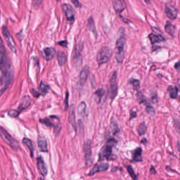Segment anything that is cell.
I'll list each match as a JSON object with an SVG mask.
<instances>
[{"instance_id": "cell-1", "label": "cell", "mask_w": 180, "mask_h": 180, "mask_svg": "<svg viewBox=\"0 0 180 180\" xmlns=\"http://www.w3.org/2000/svg\"><path fill=\"white\" fill-rule=\"evenodd\" d=\"M117 141L114 138L108 139V141L100 150L99 152V161L104 160L110 161L116 159V156L113 154V147Z\"/></svg>"}, {"instance_id": "cell-2", "label": "cell", "mask_w": 180, "mask_h": 180, "mask_svg": "<svg viewBox=\"0 0 180 180\" xmlns=\"http://www.w3.org/2000/svg\"><path fill=\"white\" fill-rule=\"evenodd\" d=\"M126 44V38L124 32L120 33L118 38L115 49V57L118 63H122L125 58V47Z\"/></svg>"}, {"instance_id": "cell-3", "label": "cell", "mask_w": 180, "mask_h": 180, "mask_svg": "<svg viewBox=\"0 0 180 180\" xmlns=\"http://www.w3.org/2000/svg\"><path fill=\"white\" fill-rule=\"evenodd\" d=\"M113 52L107 46H103L100 49L96 56V61L99 66L107 63L111 59Z\"/></svg>"}, {"instance_id": "cell-4", "label": "cell", "mask_w": 180, "mask_h": 180, "mask_svg": "<svg viewBox=\"0 0 180 180\" xmlns=\"http://www.w3.org/2000/svg\"><path fill=\"white\" fill-rule=\"evenodd\" d=\"M0 135L3 138V140L7 144L10 145L12 148L17 150L19 147V144L18 142L10 134L6 129L0 126Z\"/></svg>"}, {"instance_id": "cell-5", "label": "cell", "mask_w": 180, "mask_h": 180, "mask_svg": "<svg viewBox=\"0 0 180 180\" xmlns=\"http://www.w3.org/2000/svg\"><path fill=\"white\" fill-rule=\"evenodd\" d=\"M117 73L114 71L112 74L109 80V89L108 90L109 97L111 99H114L117 96L118 93V86L117 81Z\"/></svg>"}, {"instance_id": "cell-6", "label": "cell", "mask_w": 180, "mask_h": 180, "mask_svg": "<svg viewBox=\"0 0 180 180\" xmlns=\"http://www.w3.org/2000/svg\"><path fill=\"white\" fill-rule=\"evenodd\" d=\"M136 96L139 103L142 104L145 106L146 111L147 113L152 116L154 115L155 114V111L153 106L150 104V102L147 100L146 97L141 92H137V93H136Z\"/></svg>"}, {"instance_id": "cell-7", "label": "cell", "mask_w": 180, "mask_h": 180, "mask_svg": "<svg viewBox=\"0 0 180 180\" xmlns=\"http://www.w3.org/2000/svg\"><path fill=\"white\" fill-rule=\"evenodd\" d=\"M83 150L85 154V159L86 162V165L87 167H89L92 165L93 161L91 159L92 152L91 141L89 139H87L85 142L83 146Z\"/></svg>"}, {"instance_id": "cell-8", "label": "cell", "mask_w": 180, "mask_h": 180, "mask_svg": "<svg viewBox=\"0 0 180 180\" xmlns=\"http://www.w3.org/2000/svg\"><path fill=\"white\" fill-rule=\"evenodd\" d=\"M2 32L3 34V36L4 37L7 45H8V47L13 52L15 53L16 51V49L15 47V43L14 42V40L12 38L8 27H6L5 25H3L2 27Z\"/></svg>"}, {"instance_id": "cell-9", "label": "cell", "mask_w": 180, "mask_h": 180, "mask_svg": "<svg viewBox=\"0 0 180 180\" xmlns=\"http://www.w3.org/2000/svg\"><path fill=\"white\" fill-rule=\"evenodd\" d=\"M62 8L63 12L66 16L67 21L69 22V24L72 25L75 20V11L72 6L68 3H64L63 4Z\"/></svg>"}, {"instance_id": "cell-10", "label": "cell", "mask_w": 180, "mask_h": 180, "mask_svg": "<svg viewBox=\"0 0 180 180\" xmlns=\"http://www.w3.org/2000/svg\"><path fill=\"white\" fill-rule=\"evenodd\" d=\"M165 13L168 18L173 20L177 18L178 11L172 3L167 2L165 3Z\"/></svg>"}, {"instance_id": "cell-11", "label": "cell", "mask_w": 180, "mask_h": 180, "mask_svg": "<svg viewBox=\"0 0 180 180\" xmlns=\"http://www.w3.org/2000/svg\"><path fill=\"white\" fill-rule=\"evenodd\" d=\"M36 165L40 174L43 177H45L47 174L48 171L45 162L43 159L42 156H39L37 157Z\"/></svg>"}, {"instance_id": "cell-12", "label": "cell", "mask_w": 180, "mask_h": 180, "mask_svg": "<svg viewBox=\"0 0 180 180\" xmlns=\"http://www.w3.org/2000/svg\"><path fill=\"white\" fill-rule=\"evenodd\" d=\"M49 118H50L52 124V127H54L55 135H59L62 128V125L60 119L56 116H51Z\"/></svg>"}, {"instance_id": "cell-13", "label": "cell", "mask_w": 180, "mask_h": 180, "mask_svg": "<svg viewBox=\"0 0 180 180\" xmlns=\"http://www.w3.org/2000/svg\"><path fill=\"white\" fill-rule=\"evenodd\" d=\"M109 168V165L107 163H102L100 164H97L95 165L88 173V175L92 176L94 174L102 171H106Z\"/></svg>"}, {"instance_id": "cell-14", "label": "cell", "mask_w": 180, "mask_h": 180, "mask_svg": "<svg viewBox=\"0 0 180 180\" xmlns=\"http://www.w3.org/2000/svg\"><path fill=\"white\" fill-rule=\"evenodd\" d=\"M89 73V67L85 65L82 69L79 74V84L81 86H84L87 81V78Z\"/></svg>"}, {"instance_id": "cell-15", "label": "cell", "mask_w": 180, "mask_h": 180, "mask_svg": "<svg viewBox=\"0 0 180 180\" xmlns=\"http://www.w3.org/2000/svg\"><path fill=\"white\" fill-rule=\"evenodd\" d=\"M112 3L115 11L117 13H121L126 8V3L124 1L113 0Z\"/></svg>"}, {"instance_id": "cell-16", "label": "cell", "mask_w": 180, "mask_h": 180, "mask_svg": "<svg viewBox=\"0 0 180 180\" xmlns=\"http://www.w3.org/2000/svg\"><path fill=\"white\" fill-rule=\"evenodd\" d=\"M56 53V50L52 47H47L43 50V56L47 61L52 59Z\"/></svg>"}, {"instance_id": "cell-17", "label": "cell", "mask_w": 180, "mask_h": 180, "mask_svg": "<svg viewBox=\"0 0 180 180\" xmlns=\"http://www.w3.org/2000/svg\"><path fill=\"white\" fill-rule=\"evenodd\" d=\"M32 99L29 96H25L21 99V102L19 106L18 111L21 112L24 109L28 108L31 103Z\"/></svg>"}, {"instance_id": "cell-18", "label": "cell", "mask_w": 180, "mask_h": 180, "mask_svg": "<svg viewBox=\"0 0 180 180\" xmlns=\"http://www.w3.org/2000/svg\"><path fill=\"white\" fill-rule=\"evenodd\" d=\"M69 123L71 125L73 128L76 132L77 131V124L76 122L75 109V106L73 104L70 106V111H69Z\"/></svg>"}, {"instance_id": "cell-19", "label": "cell", "mask_w": 180, "mask_h": 180, "mask_svg": "<svg viewBox=\"0 0 180 180\" xmlns=\"http://www.w3.org/2000/svg\"><path fill=\"white\" fill-rule=\"evenodd\" d=\"M38 148L41 152H47L48 151V144L47 140L43 136H39L38 138Z\"/></svg>"}, {"instance_id": "cell-20", "label": "cell", "mask_w": 180, "mask_h": 180, "mask_svg": "<svg viewBox=\"0 0 180 180\" xmlns=\"http://www.w3.org/2000/svg\"><path fill=\"white\" fill-rule=\"evenodd\" d=\"M148 38L152 44L165 41V38L161 34H156L153 33H150L148 34Z\"/></svg>"}, {"instance_id": "cell-21", "label": "cell", "mask_w": 180, "mask_h": 180, "mask_svg": "<svg viewBox=\"0 0 180 180\" xmlns=\"http://www.w3.org/2000/svg\"><path fill=\"white\" fill-rule=\"evenodd\" d=\"M78 115L80 117H85L88 116V112L87 111V105L85 102H81L78 105L77 108Z\"/></svg>"}, {"instance_id": "cell-22", "label": "cell", "mask_w": 180, "mask_h": 180, "mask_svg": "<svg viewBox=\"0 0 180 180\" xmlns=\"http://www.w3.org/2000/svg\"><path fill=\"white\" fill-rule=\"evenodd\" d=\"M79 50L76 49L75 54L74 55L73 60L76 67H80L82 63V56Z\"/></svg>"}, {"instance_id": "cell-23", "label": "cell", "mask_w": 180, "mask_h": 180, "mask_svg": "<svg viewBox=\"0 0 180 180\" xmlns=\"http://www.w3.org/2000/svg\"><path fill=\"white\" fill-rule=\"evenodd\" d=\"M142 149L141 147H137L132 152L133 161L135 162H140L143 161L142 159Z\"/></svg>"}, {"instance_id": "cell-24", "label": "cell", "mask_w": 180, "mask_h": 180, "mask_svg": "<svg viewBox=\"0 0 180 180\" xmlns=\"http://www.w3.org/2000/svg\"><path fill=\"white\" fill-rule=\"evenodd\" d=\"M87 27H88V30L93 33L94 36L96 38L97 36V32L96 31V26L95 24L94 20H93V18L92 16H90V17L88 19Z\"/></svg>"}, {"instance_id": "cell-25", "label": "cell", "mask_w": 180, "mask_h": 180, "mask_svg": "<svg viewBox=\"0 0 180 180\" xmlns=\"http://www.w3.org/2000/svg\"><path fill=\"white\" fill-rule=\"evenodd\" d=\"M177 27L174 24L171 23V21H167L165 25V31L169 34L170 36H174V34L175 33Z\"/></svg>"}, {"instance_id": "cell-26", "label": "cell", "mask_w": 180, "mask_h": 180, "mask_svg": "<svg viewBox=\"0 0 180 180\" xmlns=\"http://www.w3.org/2000/svg\"><path fill=\"white\" fill-rule=\"evenodd\" d=\"M167 90L168 91L169 96L172 99H176L178 96L179 89L177 86L170 85L168 86Z\"/></svg>"}, {"instance_id": "cell-27", "label": "cell", "mask_w": 180, "mask_h": 180, "mask_svg": "<svg viewBox=\"0 0 180 180\" xmlns=\"http://www.w3.org/2000/svg\"><path fill=\"white\" fill-rule=\"evenodd\" d=\"M111 128L114 135H117V134L120 132V129L117 124V121L114 117H111Z\"/></svg>"}, {"instance_id": "cell-28", "label": "cell", "mask_w": 180, "mask_h": 180, "mask_svg": "<svg viewBox=\"0 0 180 180\" xmlns=\"http://www.w3.org/2000/svg\"><path fill=\"white\" fill-rule=\"evenodd\" d=\"M57 60L60 66H63L66 62L67 57L65 53L62 51H59L57 53Z\"/></svg>"}, {"instance_id": "cell-29", "label": "cell", "mask_w": 180, "mask_h": 180, "mask_svg": "<svg viewBox=\"0 0 180 180\" xmlns=\"http://www.w3.org/2000/svg\"><path fill=\"white\" fill-rule=\"evenodd\" d=\"M105 91L103 88H98L97 90L95 91L94 95L96 96L95 100L97 103L100 102L102 97L105 95Z\"/></svg>"}, {"instance_id": "cell-30", "label": "cell", "mask_w": 180, "mask_h": 180, "mask_svg": "<svg viewBox=\"0 0 180 180\" xmlns=\"http://www.w3.org/2000/svg\"><path fill=\"white\" fill-rule=\"evenodd\" d=\"M129 82L130 84L132 85L133 89L135 91H138L139 90L141 84L139 80L135 78H131L129 80Z\"/></svg>"}, {"instance_id": "cell-31", "label": "cell", "mask_w": 180, "mask_h": 180, "mask_svg": "<svg viewBox=\"0 0 180 180\" xmlns=\"http://www.w3.org/2000/svg\"><path fill=\"white\" fill-rule=\"evenodd\" d=\"M23 142L29 148V149L30 150V152H31V156H33L34 147H33V143H32V141L30 140V139H29V138H24L23 139Z\"/></svg>"}, {"instance_id": "cell-32", "label": "cell", "mask_w": 180, "mask_h": 180, "mask_svg": "<svg viewBox=\"0 0 180 180\" xmlns=\"http://www.w3.org/2000/svg\"><path fill=\"white\" fill-rule=\"evenodd\" d=\"M137 131L138 134L140 136L144 135L145 134L147 131V126L146 124L145 123V122H142L141 123L139 124L137 127Z\"/></svg>"}, {"instance_id": "cell-33", "label": "cell", "mask_w": 180, "mask_h": 180, "mask_svg": "<svg viewBox=\"0 0 180 180\" xmlns=\"http://www.w3.org/2000/svg\"><path fill=\"white\" fill-rule=\"evenodd\" d=\"M49 89V87L48 85L45 84L44 82H41L39 86V90L41 95H45L48 93V90Z\"/></svg>"}, {"instance_id": "cell-34", "label": "cell", "mask_w": 180, "mask_h": 180, "mask_svg": "<svg viewBox=\"0 0 180 180\" xmlns=\"http://www.w3.org/2000/svg\"><path fill=\"white\" fill-rule=\"evenodd\" d=\"M127 170L131 177H132L133 180H138L137 175L135 174L134 170L133 169L131 165H129L127 167Z\"/></svg>"}, {"instance_id": "cell-35", "label": "cell", "mask_w": 180, "mask_h": 180, "mask_svg": "<svg viewBox=\"0 0 180 180\" xmlns=\"http://www.w3.org/2000/svg\"><path fill=\"white\" fill-rule=\"evenodd\" d=\"M40 122L41 123H42V124H43L44 125L47 126V127H52V124L51 120L50 118H45L43 119H41L40 120Z\"/></svg>"}, {"instance_id": "cell-36", "label": "cell", "mask_w": 180, "mask_h": 180, "mask_svg": "<svg viewBox=\"0 0 180 180\" xmlns=\"http://www.w3.org/2000/svg\"><path fill=\"white\" fill-rule=\"evenodd\" d=\"M20 113V112L18 110L13 109V110H10L9 111L8 114H9L10 116H11V117L16 118V117H18Z\"/></svg>"}, {"instance_id": "cell-37", "label": "cell", "mask_w": 180, "mask_h": 180, "mask_svg": "<svg viewBox=\"0 0 180 180\" xmlns=\"http://www.w3.org/2000/svg\"><path fill=\"white\" fill-rule=\"evenodd\" d=\"M69 92L68 91H67L66 93V97H65V109L66 111L68 109V107H69V103H68V100H69Z\"/></svg>"}, {"instance_id": "cell-38", "label": "cell", "mask_w": 180, "mask_h": 180, "mask_svg": "<svg viewBox=\"0 0 180 180\" xmlns=\"http://www.w3.org/2000/svg\"><path fill=\"white\" fill-rule=\"evenodd\" d=\"M89 79H90V84L92 87L93 88H95L96 87V79L95 76L93 74H91L89 77Z\"/></svg>"}, {"instance_id": "cell-39", "label": "cell", "mask_w": 180, "mask_h": 180, "mask_svg": "<svg viewBox=\"0 0 180 180\" xmlns=\"http://www.w3.org/2000/svg\"><path fill=\"white\" fill-rule=\"evenodd\" d=\"M130 114V117H129V120H132L133 118H136L137 117V113L136 111H133V109H131L129 112Z\"/></svg>"}, {"instance_id": "cell-40", "label": "cell", "mask_w": 180, "mask_h": 180, "mask_svg": "<svg viewBox=\"0 0 180 180\" xmlns=\"http://www.w3.org/2000/svg\"><path fill=\"white\" fill-rule=\"evenodd\" d=\"M57 44H58V45H59L63 47H65V48H67V45H68V42L66 40H64V41H61L58 42Z\"/></svg>"}, {"instance_id": "cell-41", "label": "cell", "mask_w": 180, "mask_h": 180, "mask_svg": "<svg viewBox=\"0 0 180 180\" xmlns=\"http://www.w3.org/2000/svg\"><path fill=\"white\" fill-rule=\"evenodd\" d=\"M72 2L77 8H81L82 5L81 3H80L79 1H78L77 0H72L71 1Z\"/></svg>"}, {"instance_id": "cell-42", "label": "cell", "mask_w": 180, "mask_h": 180, "mask_svg": "<svg viewBox=\"0 0 180 180\" xmlns=\"http://www.w3.org/2000/svg\"><path fill=\"white\" fill-rule=\"evenodd\" d=\"M31 93H32L33 96L36 97V98H38L40 95V93L34 89H32L31 90Z\"/></svg>"}, {"instance_id": "cell-43", "label": "cell", "mask_w": 180, "mask_h": 180, "mask_svg": "<svg viewBox=\"0 0 180 180\" xmlns=\"http://www.w3.org/2000/svg\"><path fill=\"white\" fill-rule=\"evenodd\" d=\"M41 2H42V1H33L34 7L35 8H38L40 6V4H41Z\"/></svg>"}, {"instance_id": "cell-44", "label": "cell", "mask_w": 180, "mask_h": 180, "mask_svg": "<svg viewBox=\"0 0 180 180\" xmlns=\"http://www.w3.org/2000/svg\"><path fill=\"white\" fill-rule=\"evenodd\" d=\"M174 68H175V69H177L178 71H179V69H180V63L179 61L175 64Z\"/></svg>"}, {"instance_id": "cell-45", "label": "cell", "mask_w": 180, "mask_h": 180, "mask_svg": "<svg viewBox=\"0 0 180 180\" xmlns=\"http://www.w3.org/2000/svg\"><path fill=\"white\" fill-rule=\"evenodd\" d=\"M150 172L151 174H155L156 173V171L155 169L153 167V166H152V167L150 168Z\"/></svg>"}, {"instance_id": "cell-46", "label": "cell", "mask_w": 180, "mask_h": 180, "mask_svg": "<svg viewBox=\"0 0 180 180\" xmlns=\"http://www.w3.org/2000/svg\"><path fill=\"white\" fill-rule=\"evenodd\" d=\"M141 143L143 144H146V143H147V139H146V138H142V139L141 140Z\"/></svg>"}, {"instance_id": "cell-47", "label": "cell", "mask_w": 180, "mask_h": 180, "mask_svg": "<svg viewBox=\"0 0 180 180\" xmlns=\"http://www.w3.org/2000/svg\"><path fill=\"white\" fill-rule=\"evenodd\" d=\"M179 147H180V142L179 141L177 142V148H178V150H179V151L180 150V148H179Z\"/></svg>"}, {"instance_id": "cell-48", "label": "cell", "mask_w": 180, "mask_h": 180, "mask_svg": "<svg viewBox=\"0 0 180 180\" xmlns=\"http://www.w3.org/2000/svg\"><path fill=\"white\" fill-rule=\"evenodd\" d=\"M38 180H43L42 179H41V178H39V179H38Z\"/></svg>"}]
</instances>
